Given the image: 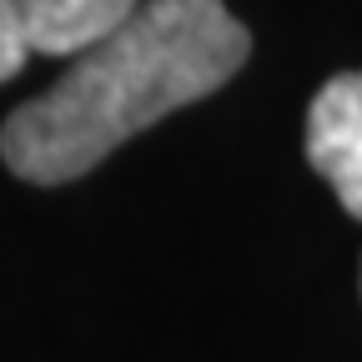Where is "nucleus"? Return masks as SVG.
Masks as SVG:
<instances>
[{"label": "nucleus", "instance_id": "f257e3e1", "mask_svg": "<svg viewBox=\"0 0 362 362\" xmlns=\"http://www.w3.org/2000/svg\"><path fill=\"white\" fill-rule=\"evenodd\" d=\"M247 51L252 35L221 0H141L51 90L6 116L0 161L35 187L76 181L136 131L221 90Z\"/></svg>", "mask_w": 362, "mask_h": 362}, {"label": "nucleus", "instance_id": "f03ea898", "mask_svg": "<svg viewBox=\"0 0 362 362\" xmlns=\"http://www.w3.org/2000/svg\"><path fill=\"white\" fill-rule=\"evenodd\" d=\"M307 161L362 221V71L332 76L307 111Z\"/></svg>", "mask_w": 362, "mask_h": 362}, {"label": "nucleus", "instance_id": "7ed1b4c3", "mask_svg": "<svg viewBox=\"0 0 362 362\" xmlns=\"http://www.w3.org/2000/svg\"><path fill=\"white\" fill-rule=\"evenodd\" d=\"M136 6L141 0H16L25 45L35 56H81L126 25Z\"/></svg>", "mask_w": 362, "mask_h": 362}, {"label": "nucleus", "instance_id": "20e7f679", "mask_svg": "<svg viewBox=\"0 0 362 362\" xmlns=\"http://www.w3.org/2000/svg\"><path fill=\"white\" fill-rule=\"evenodd\" d=\"M30 56V45H25V30H21V11H16V0H0V81H11Z\"/></svg>", "mask_w": 362, "mask_h": 362}]
</instances>
